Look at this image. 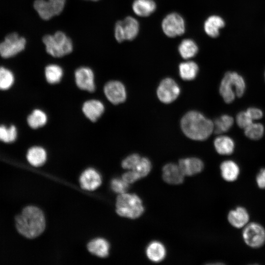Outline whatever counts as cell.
<instances>
[{"label":"cell","mask_w":265,"mask_h":265,"mask_svg":"<svg viewBox=\"0 0 265 265\" xmlns=\"http://www.w3.org/2000/svg\"><path fill=\"white\" fill-rule=\"evenodd\" d=\"M15 225L18 232L24 237L35 238L45 230L46 222L44 213L36 207L27 206L16 217Z\"/></svg>","instance_id":"cell-1"},{"label":"cell","mask_w":265,"mask_h":265,"mask_svg":"<svg viewBox=\"0 0 265 265\" xmlns=\"http://www.w3.org/2000/svg\"><path fill=\"white\" fill-rule=\"evenodd\" d=\"M181 127L184 134L190 139H207L214 130L213 122L199 112L190 111L182 118Z\"/></svg>","instance_id":"cell-2"},{"label":"cell","mask_w":265,"mask_h":265,"mask_svg":"<svg viewBox=\"0 0 265 265\" xmlns=\"http://www.w3.org/2000/svg\"><path fill=\"white\" fill-rule=\"evenodd\" d=\"M245 88V82L241 75L235 72H228L221 80L219 93L226 103H231L236 97H242Z\"/></svg>","instance_id":"cell-3"},{"label":"cell","mask_w":265,"mask_h":265,"mask_svg":"<svg viewBox=\"0 0 265 265\" xmlns=\"http://www.w3.org/2000/svg\"><path fill=\"white\" fill-rule=\"evenodd\" d=\"M144 211L142 202L137 195L124 193L117 196L116 211L119 215L135 219L139 217Z\"/></svg>","instance_id":"cell-4"},{"label":"cell","mask_w":265,"mask_h":265,"mask_svg":"<svg viewBox=\"0 0 265 265\" xmlns=\"http://www.w3.org/2000/svg\"><path fill=\"white\" fill-rule=\"evenodd\" d=\"M47 52L53 57H61L73 51V43L64 32L58 31L53 35H46L42 39Z\"/></svg>","instance_id":"cell-5"},{"label":"cell","mask_w":265,"mask_h":265,"mask_svg":"<svg viewBox=\"0 0 265 265\" xmlns=\"http://www.w3.org/2000/svg\"><path fill=\"white\" fill-rule=\"evenodd\" d=\"M139 30V24L137 20L131 16L116 22L114 27V36L118 42L125 40H132L137 36Z\"/></svg>","instance_id":"cell-6"},{"label":"cell","mask_w":265,"mask_h":265,"mask_svg":"<svg viewBox=\"0 0 265 265\" xmlns=\"http://www.w3.org/2000/svg\"><path fill=\"white\" fill-rule=\"evenodd\" d=\"M26 40L16 33L8 34L4 40L0 43V55L4 58L12 57L23 51Z\"/></svg>","instance_id":"cell-7"},{"label":"cell","mask_w":265,"mask_h":265,"mask_svg":"<svg viewBox=\"0 0 265 265\" xmlns=\"http://www.w3.org/2000/svg\"><path fill=\"white\" fill-rule=\"evenodd\" d=\"M244 241L252 248H259L265 243V229L256 222L248 223L242 232Z\"/></svg>","instance_id":"cell-8"},{"label":"cell","mask_w":265,"mask_h":265,"mask_svg":"<svg viewBox=\"0 0 265 265\" xmlns=\"http://www.w3.org/2000/svg\"><path fill=\"white\" fill-rule=\"evenodd\" d=\"M164 33L169 37H176L185 33L186 27L184 18L179 14L172 12L167 15L161 23Z\"/></svg>","instance_id":"cell-9"},{"label":"cell","mask_w":265,"mask_h":265,"mask_svg":"<svg viewBox=\"0 0 265 265\" xmlns=\"http://www.w3.org/2000/svg\"><path fill=\"white\" fill-rule=\"evenodd\" d=\"M180 93L179 86L174 80L170 78L162 80L157 91L158 98L165 104H169L175 101Z\"/></svg>","instance_id":"cell-10"},{"label":"cell","mask_w":265,"mask_h":265,"mask_svg":"<svg viewBox=\"0 0 265 265\" xmlns=\"http://www.w3.org/2000/svg\"><path fill=\"white\" fill-rule=\"evenodd\" d=\"M104 91L107 100L113 104L122 103L126 99L125 87L119 81L110 80L107 82L104 86Z\"/></svg>","instance_id":"cell-11"},{"label":"cell","mask_w":265,"mask_h":265,"mask_svg":"<svg viewBox=\"0 0 265 265\" xmlns=\"http://www.w3.org/2000/svg\"><path fill=\"white\" fill-rule=\"evenodd\" d=\"M75 79L80 89L90 92L95 90L94 75L90 68L80 67L78 68L75 72Z\"/></svg>","instance_id":"cell-12"},{"label":"cell","mask_w":265,"mask_h":265,"mask_svg":"<svg viewBox=\"0 0 265 265\" xmlns=\"http://www.w3.org/2000/svg\"><path fill=\"white\" fill-rule=\"evenodd\" d=\"M80 183L82 188L87 190H94L102 183L99 173L93 168H88L81 174Z\"/></svg>","instance_id":"cell-13"},{"label":"cell","mask_w":265,"mask_h":265,"mask_svg":"<svg viewBox=\"0 0 265 265\" xmlns=\"http://www.w3.org/2000/svg\"><path fill=\"white\" fill-rule=\"evenodd\" d=\"M82 110L85 116L92 122L96 121L105 110L103 103L98 100L91 99L84 103Z\"/></svg>","instance_id":"cell-14"},{"label":"cell","mask_w":265,"mask_h":265,"mask_svg":"<svg viewBox=\"0 0 265 265\" xmlns=\"http://www.w3.org/2000/svg\"><path fill=\"white\" fill-rule=\"evenodd\" d=\"M33 5L39 16L45 20H48L62 12L48 0H35Z\"/></svg>","instance_id":"cell-15"},{"label":"cell","mask_w":265,"mask_h":265,"mask_svg":"<svg viewBox=\"0 0 265 265\" xmlns=\"http://www.w3.org/2000/svg\"><path fill=\"white\" fill-rule=\"evenodd\" d=\"M162 173L163 179L168 184L178 185L183 182L185 175L176 164H166L163 167Z\"/></svg>","instance_id":"cell-16"},{"label":"cell","mask_w":265,"mask_h":265,"mask_svg":"<svg viewBox=\"0 0 265 265\" xmlns=\"http://www.w3.org/2000/svg\"><path fill=\"white\" fill-rule=\"evenodd\" d=\"M178 165L185 176L196 174L200 172L204 167L202 161L196 158L181 159L179 160Z\"/></svg>","instance_id":"cell-17"},{"label":"cell","mask_w":265,"mask_h":265,"mask_svg":"<svg viewBox=\"0 0 265 265\" xmlns=\"http://www.w3.org/2000/svg\"><path fill=\"white\" fill-rule=\"evenodd\" d=\"M228 220L233 227L241 228L245 227L248 224L249 215L244 208L238 207L229 212L228 215Z\"/></svg>","instance_id":"cell-18"},{"label":"cell","mask_w":265,"mask_h":265,"mask_svg":"<svg viewBox=\"0 0 265 265\" xmlns=\"http://www.w3.org/2000/svg\"><path fill=\"white\" fill-rule=\"evenodd\" d=\"M225 26L223 19L217 15H212L207 18L204 23V29L210 37L216 38L219 34V29Z\"/></svg>","instance_id":"cell-19"},{"label":"cell","mask_w":265,"mask_h":265,"mask_svg":"<svg viewBox=\"0 0 265 265\" xmlns=\"http://www.w3.org/2000/svg\"><path fill=\"white\" fill-rule=\"evenodd\" d=\"M157 8L153 0H134L132 8L134 13L140 17H147L154 13Z\"/></svg>","instance_id":"cell-20"},{"label":"cell","mask_w":265,"mask_h":265,"mask_svg":"<svg viewBox=\"0 0 265 265\" xmlns=\"http://www.w3.org/2000/svg\"><path fill=\"white\" fill-rule=\"evenodd\" d=\"M220 167L221 176L225 181L233 182L238 179L240 170L238 165L234 161L225 160L221 163Z\"/></svg>","instance_id":"cell-21"},{"label":"cell","mask_w":265,"mask_h":265,"mask_svg":"<svg viewBox=\"0 0 265 265\" xmlns=\"http://www.w3.org/2000/svg\"><path fill=\"white\" fill-rule=\"evenodd\" d=\"M26 159L31 165L39 167L45 162L47 159V153L45 149L42 147L33 146L27 151Z\"/></svg>","instance_id":"cell-22"},{"label":"cell","mask_w":265,"mask_h":265,"mask_svg":"<svg viewBox=\"0 0 265 265\" xmlns=\"http://www.w3.org/2000/svg\"><path fill=\"white\" fill-rule=\"evenodd\" d=\"M214 146L217 152L222 155H229L235 149L234 140L228 136H219L214 141Z\"/></svg>","instance_id":"cell-23"},{"label":"cell","mask_w":265,"mask_h":265,"mask_svg":"<svg viewBox=\"0 0 265 265\" xmlns=\"http://www.w3.org/2000/svg\"><path fill=\"white\" fill-rule=\"evenodd\" d=\"M109 245L104 238H98L90 241L87 245L88 251L99 257L105 258L108 255Z\"/></svg>","instance_id":"cell-24"},{"label":"cell","mask_w":265,"mask_h":265,"mask_svg":"<svg viewBox=\"0 0 265 265\" xmlns=\"http://www.w3.org/2000/svg\"><path fill=\"white\" fill-rule=\"evenodd\" d=\"M146 254L151 261L159 262L165 257L166 250L160 242L153 241L148 245L146 249Z\"/></svg>","instance_id":"cell-25"},{"label":"cell","mask_w":265,"mask_h":265,"mask_svg":"<svg viewBox=\"0 0 265 265\" xmlns=\"http://www.w3.org/2000/svg\"><path fill=\"white\" fill-rule=\"evenodd\" d=\"M198 70V65L192 61L182 62L179 66V75L185 80H194L197 76Z\"/></svg>","instance_id":"cell-26"},{"label":"cell","mask_w":265,"mask_h":265,"mask_svg":"<svg viewBox=\"0 0 265 265\" xmlns=\"http://www.w3.org/2000/svg\"><path fill=\"white\" fill-rule=\"evenodd\" d=\"M178 51L183 58L188 59L194 56L197 53L198 47L192 39H185L179 44Z\"/></svg>","instance_id":"cell-27"},{"label":"cell","mask_w":265,"mask_h":265,"mask_svg":"<svg viewBox=\"0 0 265 265\" xmlns=\"http://www.w3.org/2000/svg\"><path fill=\"white\" fill-rule=\"evenodd\" d=\"M48 117L46 113L39 109H34L27 118L29 126L34 129L44 126L47 122Z\"/></svg>","instance_id":"cell-28"},{"label":"cell","mask_w":265,"mask_h":265,"mask_svg":"<svg viewBox=\"0 0 265 265\" xmlns=\"http://www.w3.org/2000/svg\"><path fill=\"white\" fill-rule=\"evenodd\" d=\"M63 71L62 68L57 64H49L45 69V75L46 80L50 84H56L59 82L63 76Z\"/></svg>","instance_id":"cell-29"},{"label":"cell","mask_w":265,"mask_h":265,"mask_svg":"<svg viewBox=\"0 0 265 265\" xmlns=\"http://www.w3.org/2000/svg\"><path fill=\"white\" fill-rule=\"evenodd\" d=\"M234 119L230 115L224 114L216 118L214 122V130L216 133L227 132L232 126Z\"/></svg>","instance_id":"cell-30"},{"label":"cell","mask_w":265,"mask_h":265,"mask_svg":"<svg viewBox=\"0 0 265 265\" xmlns=\"http://www.w3.org/2000/svg\"><path fill=\"white\" fill-rule=\"evenodd\" d=\"M264 127L261 123H251L244 129L245 135L253 140L260 139L264 133Z\"/></svg>","instance_id":"cell-31"},{"label":"cell","mask_w":265,"mask_h":265,"mask_svg":"<svg viewBox=\"0 0 265 265\" xmlns=\"http://www.w3.org/2000/svg\"><path fill=\"white\" fill-rule=\"evenodd\" d=\"M17 131L14 125L7 127L0 126V140L5 143H12L17 138Z\"/></svg>","instance_id":"cell-32"},{"label":"cell","mask_w":265,"mask_h":265,"mask_svg":"<svg viewBox=\"0 0 265 265\" xmlns=\"http://www.w3.org/2000/svg\"><path fill=\"white\" fill-rule=\"evenodd\" d=\"M14 81V77L9 70L0 67V89L6 90L11 87Z\"/></svg>","instance_id":"cell-33"},{"label":"cell","mask_w":265,"mask_h":265,"mask_svg":"<svg viewBox=\"0 0 265 265\" xmlns=\"http://www.w3.org/2000/svg\"><path fill=\"white\" fill-rule=\"evenodd\" d=\"M152 168L150 160L146 158H141L139 162L133 170L140 177L143 178L146 176L150 172Z\"/></svg>","instance_id":"cell-34"},{"label":"cell","mask_w":265,"mask_h":265,"mask_svg":"<svg viewBox=\"0 0 265 265\" xmlns=\"http://www.w3.org/2000/svg\"><path fill=\"white\" fill-rule=\"evenodd\" d=\"M112 189L116 193L122 194L126 193L128 190L129 184L126 182L122 178L114 179L111 183Z\"/></svg>","instance_id":"cell-35"},{"label":"cell","mask_w":265,"mask_h":265,"mask_svg":"<svg viewBox=\"0 0 265 265\" xmlns=\"http://www.w3.org/2000/svg\"><path fill=\"white\" fill-rule=\"evenodd\" d=\"M141 158L138 154H132L123 160L122 166L124 169L133 170L139 162Z\"/></svg>","instance_id":"cell-36"},{"label":"cell","mask_w":265,"mask_h":265,"mask_svg":"<svg viewBox=\"0 0 265 265\" xmlns=\"http://www.w3.org/2000/svg\"><path fill=\"white\" fill-rule=\"evenodd\" d=\"M252 120L246 111H240L236 116L238 125L243 129L250 125L252 123Z\"/></svg>","instance_id":"cell-37"},{"label":"cell","mask_w":265,"mask_h":265,"mask_svg":"<svg viewBox=\"0 0 265 265\" xmlns=\"http://www.w3.org/2000/svg\"><path fill=\"white\" fill-rule=\"evenodd\" d=\"M122 178L129 184L133 183L141 179L140 176L133 170H129L123 174Z\"/></svg>","instance_id":"cell-38"},{"label":"cell","mask_w":265,"mask_h":265,"mask_svg":"<svg viewBox=\"0 0 265 265\" xmlns=\"http://www.w3.org/2000/svg\"><path fill=\"white\" fill-rule=\"evenodd\" d=\"M246 112L252 120H257L263 117L262 111L257 107H251L247 109Z\"/></svg>","instance_id":"cell-39"},{"label":"cell","mask_w":265,"mask_h":265,"mask_svg":"<svg viewBox=\"0 0 265 265\" xmlns=\"http://www.w3.org/2000/svg\"><path fill=\"white\" fill-rule=\"evenodd\" d=\"M256 182L258 186L265 189V168L261 169L257 175Z\"/></svg>","instance_id":"cell-40"},{"label":"cell","mask_w":265,"mask_h":265,"mask_svg":"<svg viewBox=\"0 0 265 265\" xmlns=\"http://www.w3.org/2000/svg\"><path fill=\"white\" fill-rule=\"evenodd\" d=\"M90 0L96 1V0Z\"/></svg>","instance_id":"cell-41"},{"label":"cell","mask_w":265,"mask_h":265,"mask_svg":"<svg viewBox=\"0 0 265 265\" xmlns=\"http://www.w3.org/2000/svg\"></svg>","instance_id":"cell-42"}]
</instances>
